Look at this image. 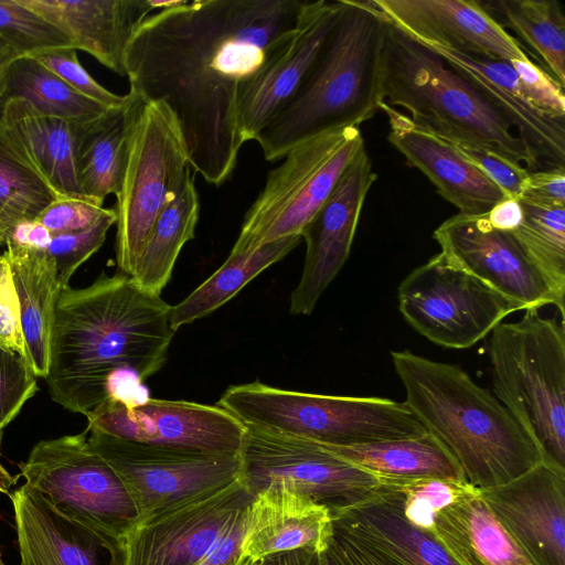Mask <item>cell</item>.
<instances>
[{"label":"cell","instance_id":"obj_23","mask_svg":"<svg viewBox=\"0 0 565 565\" xmlns=\"http://www.w3.org/2000/svg\"><path fill=\"white\" fill-rule=\"evenodd\" d=\"M380 109L388 118V141L460 214L483 215L509 198L452 145L417 127L407 115L384 102Z\"/></svg>","mask_w":565,"mask_h":565},{"label":"cell","instance_id":"obj_40","mask_svg":"<svg viewBox=\"0 0 565 565\" xmlns=\"http://www.w3.org/2000/svg\"><path fill=\"white\" fill-rule=\"evenodd\" d=\"M116 223L114 209L90 227L52 236L47 253L55 260L58 280L63 287L78 269L104 244L108 230Z\"/></svg>","mask_w":565,"mask_h":565},{"label":"cell","instance_id":"obj_49","mask_svg":"<svg viewBox=\"0 0 565 565\" xmlns=\"http://www.w3.org/2000/svg\"><path fill=\"white\" fill-rule=\"evenodd\" d=\"M249 504L239 512L196 565H248L243 556L242 548L248 526Z\"/></svg>","mask_w":565,"mask_h":565},{"label":"cell","instance_id":"obj_12","mask_svg":"<svg viewBox=\"0 0 565 565\" xmlns=\"http://www.w3.org/2000/svg\"><path fill=\"white\" fill-rule=\"evenodd\" d=\"M404 319L429 341L468 349L520 306L451 264L441 253L413 269L397 289Z\"/></svg>","mask_w":565,"mask_h":565},{"label":"cell","instance_id":"obj_47","mask_svg":"<svg viewBox=\"0 0 565 565\" xmlns=\"http://www.w3.org/2000/svg\"><path fill=\"white\" fill-rule=\"evenodd\" d=\"M520 200L534 205L565 207V167L530 171Z\"/></svg>","mask_w":565,"mask_h":565},{"label":"cell","instance_id":"obj_57","mask_svg":"<svg viewBox=\"0 0 565 565\" xmlns=\"http://www.w3.org/2000/svg\"><path fill=\"white\" fill-rule=\"evenodd\" d=\"M2 551H1V547H0V565H7L6 562L3 561V557H2Z\"/></svg>","mask_w":565,"mask_h":565},{"label":"cell","instance_id":"obj_15","mask_svg":"<svg viewBox=\"0 0 565 565\" xmlns=\"http://www.w3.org/2000/svg\"><path fill=\"white\" fill-rule=\"evenodd\" d=\"M253 498L238 479L151 513L120 539L125 565H196Z\"/></svg>","mask_w":565,"mask_h":565},{"label":"cell","instance_id":"obj_7","mask_svg":"<svg viewBox=\"0 0 565 565\" xmlns=\"http://www.w3.org/2000/svg\"><path fill=\"white\" fill-rule=\"evenodd\" d=\"M216 405L244 426L332 446L409 438L427 433L405 402L303 393L257 381L227 387Z\"/></svg>","mask_w":565,"mask_h":565},{"label":"cell","instance_id":"obj_33","mask_svg":"<svg viewBox=\"0 0 565 565\" xmlns=\"http://www.w3.org/2000/svg\"><path fill=\"white\" fill-rule=\"evenodd\" d=\"M125 107L85 125L79 138L78 185L84 196L100 204L120 189L127 152Z\"/></svg>","mask_w":565,"mask_h":565},{"label":"cell","instance_id":"obj_50","mask_svg":"<svg viewBox=\"0 0 565 565\" xmlns=\"http://www.w3.org/2000/svg\"><path fill=\"white\" fill-rule=\"evenodd\" d=\"M52 236L51 232L35 218L24 220L11 230L4 245L32 250H47Z\"/></svg>","mask_w":565,"mask_h":565},{"label":"cell","instance_id":"obj_54","mask_svg":"<svg viewBox=\"0 0 565 565\" xmlns=\"http://www.w3.org/2000/svg\"><path fill=\"white\" fill-rule=\"evenodd\" d=\"M2 436L3 431H0V493L9 495L12 486L15 484L19 476H12L6 467L2 465Z\"/></svg>","mask_w":565,"mask_h":565},{"label":"cell","instance_id":"obj_39","mask_svg":"<svg viewBox=\"0 0 565 565\" xmlns=\"http://www.w3.org/2000/svg\"><path fill=\"white\" fill-rule=\"evenodd\" d=\"M0 36L20 56L35 57L60 47H73L70 39L19 0H0Z\"/></svg>","mask_w":565,"mask_h":565},{"label":"cell","instance_id":"obj_38","mask_svg":"<svg viewBox=\"0 0 565 565\" xmlns=\"http://www.w3.org/2000/svg\"><path fill=\"white\" fill-rule=\"evenodd\" d=\"M380 487L396 498L412 525L433 532L436 514L476 489L463 480L448 478L380 479Z\"/></svg>","mask_w":565,"mask_h":565},{"label":"cell","instance_id":"obj_6","mask_svg":"<svg viewBox=\"0 0 565 565\" xmlns=\"http://www.w3.org/2000/svg\"><path fill=\"white\" fill-rule=\"evenodd\" d=\"M501 322L488 343L494 396L539 449L543 462L565 473L564 321L524 310Z\"/></svg>","mask_w":565,"mask_h":565},{"label":"cell","instance_id":"obj_27","mask_svg":"<svg viewBox=\"0 0 565 565\" xmlns=\"http://www.w3.org/2000/svg\"><path fill=\"white\" fill-rule=\"evenodd\" d=\"M332 524L398 565H461L433 532L408 523L394 494L381 487L375 498L337 515Z\"/></svg>","mask_w":565,"mask_h":565},{"label":"cell","instance_id":"obj_30","mask_svg":"<svg viewBox=\"0 0 565 565\" xmlns=\"http://www.w3.org/2000/svg\"><path fill=\"white\" fill-rule=\"evenodd\" d=\"M323 445L379 479L437 477L466 481L451 454L428 431L417 437L352 446Z\"/></svg>","mask_w":565,"mask_h":565},{"label":"cell","instance_id":"obj_41","mask_svg":"<svg viewBox=\"0 0 565 565\" xmlns=\"http://www.w3.org/2000/svg\"><path fill=\"white\" fill-rule=\"evenodd\" d=\"M38 391V376L29 361L0 347V431L19 415Z\"/></svg>","mask_w":565,"mask_h":565},{"label":"cell","instance_id":"obj_46","mask_svg":"<svg viewBox=\"0 0 565 565\" xmlns=\"http://www.w3.org/2000/svg\"><path fill=\"white\" fill-rule=\"evenodd\" d=\"M0 347L28 360L18 295L3 253L0 254Z\"/></svg>","mask_w":565,"mask_h":565},{"label":"cell","instance_id":"obj_5","mask_svg":"<svg viewBox=\"0 0 565 565\" xmlns=\"http://www.w3.org/2000/svg\"><path fill=\"white\" fill-rule=\"evenodd\" d=\"M383 102L402 107L419 128L445 140L473 143L535 166L505 118L438 53L387 18L381 62Z\"/></svg>","mask_w":565,"mask_h":565},{"label":"cell","instance_id":"obj_22","mask_svg":"<svg viewBox=\"0 0 565 565\" xmlns=\"http://www.w3.org/2000/svg\"><path fill=\"white\" fill-rule=\"evenodd\" d=\"M424 45L443 56L505 118L535 169L565 167V121L541 113L531 104L510 61Z\"/></svg>","mask_w":565,"mask_h":565},{"label":"cell","instance_id":"obj_8","mask_svg":"<svg viewBox=\"0 0 565 565\" xmlns=\"http://www.w3.org/2000/svg\"><path fill=\"white\" fill-rule=\"evenodd\" d=\"M125 107L127 152L116 195V263L131 276L161 212L191 170L178 120L164 102L129 90Z\"/></svg>","mask_w":565,"mask_h":565},{"label":"cell","instance_id":"obj_36","mask_svg":"<svg viewBox=\"0 0 565 565\" xmlns=\"http://www.w3.org/2000/svg\"><path fill=\"white\" fill-rule=\"evenodd\" d=\"M8 98L23 99L43 115L79 124L94 122L111 110L76 92L31 56L11 64L3 99Z\"/></svg>","mask_w":565,"mask_h":565},{"label":"cell","instance_id":"obj_17","mask_svg":"<svg viewBox=\"0 0 565 565\" xmlns=\"http://www.w3.org/2000/svg\"><path fill=\"white\" fill-rule=\"evenodd\" d=\"M377 175L364 148L347 167L334 189L306 225V256L290 295L292 315H310L320 296L345 264L365 198Z\"/></svg>","mask_w":565,"mask_h":565},{"label":"cell","instance_id":"obj_2","mask_svg":"<svg viewBox=\"0 0 565 565\" xmlns=\"http://www.w3.org/2000/svg\"><path fill=\"white\" fill-rule=\"evenodd\" d=\"M171 306L121 273L84 288L62 289L45 377L51 398L83 415L120 382L141 385L167 362Z\"/></svg>","mask_w":565,"mask_h":565},{"label":"cell","instance_id":"obj_16","mask_svg":"<svg viewBox=\"0 0 565 565\" xmlns=\"http://www.w3.org/2000/svg\"><path fill=\"white\" fill-rule=\"evenodd\" d=\"M440 253L522 310L553 305L561 316L565 299L527 258L511 233L494 230L487 215L456 214L433 234Z\"/></svg>","mask_w":565,"mask_h":565},{"label":"cell","instance_id":"obj_4","mask_svg":"<svg viewBox=\"0 0 565 565\" xmlns=\"http://www.w3.org/2000/svg\"><path fill=\"white\" fill-rule=\"evenodd\" d=\"M385 20L373 0H342L339 18L306 81L255 140L265 160L281 159L320 132L359 127L380 110Z\"/></svg>","mask_w":565,"mask_h":565},{"label":"cell","instance_id":"obj_1","mask_svg":"<svg viewBox=\"0 0 565 565\" xmlns=\"http://www.w3.org/2000/svg\"><path fill=\"white\" fill-rule=\"evenodd\" d=\"M302 0L171 1L137 28L125 55L131 92L164 102L190 169L221 185L244 145L243 87L282 46Z\"/></svg>","mask_w":565,"mask_h":565},{"label":"cell","instance_id":"obj_3","mask_svg":"<svg viewBox=\"0 0 565 565\" xmlns=\"http://www.w3.org/2000/svg\"><path fill=\"white\" fill-rule=\"evenodd\" d=\"M391 355L405 404L447 448L471 487L504 484L543 461L510 412L460 366L409 350Z\"/></svg>","mask_w":565,"mask_h":565},{"label":"cell","instance_id":"obj_25","mask_svg":"<svg viewBox=\"0 0 565 565\" xmlns=\"http://www.w3.org/2000/svg\"><path fill=\"white\" fill-rule=\"evenodd\" d=\"M331 537L328 509L290 483L277 480L257 492L249 504L242 552L248 565L270 554L299 548L321 554Z\"/></svg>","mask_w":565,"mask_h":565},{"label":"cell","instance_id":"obj_52","mask_svg":"<svg viewBox=\"0 0 565 565\" xmlns=\"http://www.w3.org/2000/svg\"><path fill=\"white\" fill-rule=\"evenodd\" d=\"M319 557V553L299 548L267 555L252 565H318Z\"/></svg>","mask_w":565,"mask_h":565},{"label":"cell","instance_id":"obj_53","mask_svg":"<svg viewBox=\"0 0 565 565\" xmlns=\"http://www.w3.org/2000/svg\"><path fill=\"white\" fill-rule=\"evenodd\" d=\"M20 57L19 53L0 36V102L6 96L11 64Z\"/></svg>","mask_w":565,"mask_h":565},{"label":"cell","instance_id":"obj_37","mask_svg":"<svg viewBox=\"0 0 565 565\" xmlns=\"http://www.w3.org/2000/svg\"><path fill=\"white\" fill-rule=\"evenodd\" d=\"M521 203L523 221L511 234L556 295L565 299V207Z\"/></svg>","mask_w":565,"mask_h":565},{"label":"cell","instance_id":"obj_13","mask_svg":"<svg viewBox=\"0 0 565 565\" xmlns=\"http://www.w3.org/2000/svg\"><path fill=\"white\" fill-rule=\"evenodd\" d=\"M87 433L92 448L115 470L128 490L139 520L239 479L238 454L161 447Z\"/></svg>","mask_w":565,"mask_h":565},{"label":"cell","instance_id":"obj_20","mask_svg":"<svg viewBox=\"0 0 565 565\" xmlns=\"http://www.w3.org/2000/svg\"><path fill=\"white\" fill-rule=\"evenodd\" d=\"M402 31L427 45L507 61L531 60L476 0H373Z\"/></svg>","mask_w":565,"mask_h":565},{"label":"cell","instance_id":"obj_10","mask_svg":"<svg viewBox=\"0 0 565 565\" xmlns=\"http://www.w3.org/2000/svg\"><path fill=\"white\" fill-rule=\"evenodd\" d=\"M19 469L26 487L93 530L120 540L139 521L128 490L92 448L86 429L38 441Z\"/></svg>","mask_w":565,"mask_h":565},{"label":"cell","instance_id":"obj_21","mask_svg":"<svg viewBox=\"0 0 565 565\" xmlns=\"http://www.w3.org/2000/svg\"><path fill=\"white\" fill-rule=\"evenodd\" d=\"M19 565H125L119 539L83 525L22 484L9 493Z\"/></svg>","mask_w":565,"mask_h":565},{"label":"cell","instance_id":"obj_35","mask_svg":"<svg viewBox=\"0 0 565 565\" xmlns=\"http://www.w3.org/2000/svg\"><path fill=\"white\" fill-rule=\"evenodd\" d=\"M57 198L0 120V245L19 222L34 220Z\"/></svg>","mask_w":565,"mask_h":565},{"label":"cell","instance_id":"obj_14","mask_svg":"<svg viewBox=\"0 0 565 565\" xmlns=\"http://www.w3.org/2000/svg\"><path fill=\"white\" fill-rule=\"evenodd\" d=\"M87 431L124 440L237 455L245 426L217 405L148 396L109 398L88 414Z\"/></svg>","mask_w":565,"mask_h":565},{"label":"cell","instance_id":"obj_56","mask_svg":"<svg viewBox=\"0 0 565 565\" xmlns=\"http://www.w3.org/2000/svg\"><path fill=\"white\" fill-rule=\"evenodd\" d=\"M318 565H326L324 553L320 554Z\"/></svg>","mask_w":565,"mask_h":565},{"label":"cell","instance_id":"obj_31","mask_svg":"<svg viewBox=\"0 0 565 565\" xmlns=\"http://www.w3.org/2000/svg\"><path fill=\"white\" fill-rule=\"evenodd\" d=\"M199 211V194L190 170L178 194L157 218L135 265L130 277L141 289L160 296L181 249L194 238Z\"/></svg>","mask_w":565,"mask_h":565},{"label":"cell","instance_id":"obj_44","mask_svg":"<svg viewBox=\"0 0 565 565\" xmlns=\"http://www.w3.org/2000/svg\"><path fill=\"white\" fill-rule=\"evenodd\" d=\"M531 104L541 113L565 121L564 86L531 60L510 61Z\"/></svg>","mask_w":565,"mask_h":565},{"label":"cell","instance_id":"obj_55","mask_svg":"<svg viewBox=\"0 0 565 565\" xmlns=\"http://www.w3.org/2000/svg\"><path fill=\"white\" fill-rule=\"evenodd\" d=\"M324 558H326V565H340L338 561L330 554V552L327 550L324 552Z\"/></svg>","mask_w":565,"mask_h":565},{"label":"cell","instance_id":"obj_34","mask_svg":"<svg viewBox=\"0 0 565 565\" xmlns=\"http://www.w3.org/2000/svg\"><path fill=\"white\" fill-rule=\"evenodd\" d=\"M495 21L512 29L565 86V14L556 0L480 1Z\"/></svg>","mask_w":565,"mask_h":565},{"label":"cell","instance_id":"obj_19","mask_svg":"<svg viewBox=\"0 0 565 565\" xmlns=\"http://www.w3.org/2000/svg\"><path fill=\"white\" fill-rule=\"evenodd\" d=\"M479 492L535 565H565V473L542 461Z\"/></svg>","mask_w":565,"mask_h":565},{"label":"cell","instance_id":"obj_28","mask_svg":"<svg viewBox=\"0 0 565 565\" xmlns=\"http://www.w3.org/2000/svg\"><path fill=\"white\" fill-rule=\"evenodd\" d=\"M433 533L461 565H535L478 489L440 510Z\"/></svg>","mask_w":565,"mask_h":565},{"label":"cell","instance_id":"obj_26","mask_svg":"<svg viewBox=\"0 0 565 565\" xmlns=\"http://www.w3.org/2000/svg\"><path fill=\"white\" fill-rule=\"evenodd\" d=\"M0 120L60 198L88 199L79 189L76 166L79 138L87 124L43 115L20 98L1 102Z\"/></svg>","mask_w":565,"mask_h":565},{"label":"cell","instance_id":"obj_42","mask_svg":"<svg viewBox=\"0 0 565 565\" xmlns=\"http://www.w3.org/2000/svg\"><path fill=\"white\" fill-rule=\"evenodd\" d=\"M76 51L71 46L60 47L42 53L34 58L85 97L110 109L124 108L128 102V95H117L102 86L83 67Z\"/></svg>","mask_w":565,"mask_h":565},{"label":"cell","instance_id":"obj_32","mask_svg":"<svg viewBox=\"0 0 565 565\" xmlns=\"http://www.w3.org/2000/svg\"><path fill=\"white\" fill-rule=\"evenodd\" d=\"M301 239L300 235L287 236L250 252L230 255L213 275L181 302L171 306V329L175 332L225 305L256 276L288 255Z\"/></svg>","mask_w":565,"mask_h":565},{"label":"cell","instance_id":"obj_51","mask_svg":"<svg viewBox=\"0 0 565 565\" xmlns=\"http://www.w3.org/2000/svg\"><path fill=\"white\" fill-rule=\"evenodd\" d=\"M489 224L498 231L512 233L523 221V206L520 199L505 198L486 213Z\"/></svg>","mask_w":565,"mask_h":565},{"label":"cell","instance_id":"obj_48","mask_svg":"<svg viewBox=\"0 0 565 565\" xmlns=\"http://www.w3.org/2000/svg\"><path fill=\"white\" fill-rule=\"evenodd\" d=\"M328 551L340 565H398L382 552L334 524Z\"/></svg>","mask_w":565,"mask_h":565},{"label":"cell","instance_id":"obj_29","mask_svg":"<svg viewBox=\"0 0 565 565\" xmlns=\"http://www.w3.org/2000/svg\"><path fill=\"white\" fill-rule=\"evenodd\" d=\"M6 246L3 254L18 295L28 360L35 375L45 379L56 302L64 287L55 260L46 250Z\"/></svg>","mask_w":565,"mask_h":565},{"label":"cell","instance_id":"obj_45","mask_svg":"<svg viewBox=\"0 0 565 565\" xmlns=\"http://www.w3.org/2000/svg\"><path fill=\"white\" fill-rule=\"evenodd\" d=\"M109 210L89 199L57 198L35 220L57 235L90 227Z\"/></svg>","mask_w":565,"mask_h":565},{"label":"cell","instance_id":"obj_18","mask_svg":"<svg viewBox=\"0 0 565 565\" xmlns=\"http://www.w3.org/2000/svg\"><path fill=\"white\" fill-rule=\"evenodd\" d=\"M342 8V0L307 1L282 46L243 87L238 125L244 143L259 132L291 102L317 62Z\"/></svg>","mask_w":565,"mask_h":565},{"label":"cell","instance_id":"obj_24","mask_svg":"<svg viewBox=\"0 0 565 565\" xmlns=\"http://www.w3.org/2000/svg\"><path fill=\"white\" fill-rule=\"evenodd\" d=\"M82 50L120 76L125 55L137 28L154 10L171 1L152 0H19Z\"/></svg>","mask_w":565,"mask_h":565},{"label":"cell","instance_id":"obj_43","mask_svg":"<svg viewBox=\"0 0 565 565\" xmlns=\"http://www.w3.org/2000/svg\"><path fill=\"white\" fill-rule=\"evenodd\" d=\"M446 141L487 174L509 198L520 199L524 181L530 172L525 166L473 143L458 140Z\"/></svg>","mask_w":565,"mask_h":565},{"label":"cell","instance_id":"obj_11","mask_svg":"<svg viewBox=\"0 0 565 565\" xmlns=\"http://www.w3.org/2000/svg\"><path fill=\"white\" fill-rule=\"evenodd\" d=\"M239 481L250 495L282 480L324 507L331 518L379 494L380 479L323 444L256 426H245L238 451Z\"/></svg>","mask_w":565,"mask_h":565},{"label":"cell","instance_id":"obj_9","mask_svg":"<svg viewBox=\"0 0 565 565\" xmlns=\"http://www.w3.org/2000/svg\"><path fill=\"white\" fill-rule=\"evenodd\" d=\"M364 148L358 126L330 129L294 146L284 161L268 172L230 255L287 236H301L343 171Z\"/></svg>","mask_w":565,"mask_h":565}]
</instances>
